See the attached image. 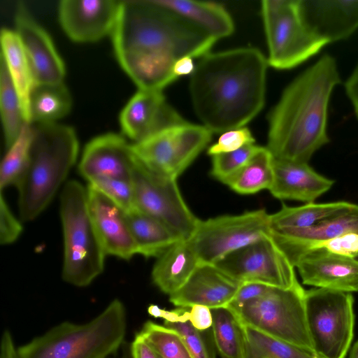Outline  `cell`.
I'll return each mask as SVG.
<instances>
[{
	"mask_svg": "<svg viewBox=\"0 0 358 358\" xmlns=\"http://www.w3.org/2000/svg\"><path fill=\"white\" fill-rule=\"evenodd\" d=\"M241 282L290 288L299 284L294 266L271 236L245 246L215 264Z\"/></svg>",
	"mask_w": 358,
	"mask_h": 358,
	"instance_id": "13",
	"label": "cell"
},
{
	"mask_svg": "<svg viewBox=\"0 0 358 358\" xmlns=\"http://www.w3.org/2000/svg\"><path fill=\"white\" fill-rule=\"evenodd\" d=\"M22 226L13 215L3 196H0V243L8 245L14 243L20 236Z\"/></svg>",
	"mask_w": 358,
	"mask_h": 358,
	"instance_id": "40",
	"label": "cell"
},
{
	"mask_svg": "<svg viewBox=\"0 0 358 358\" xmlns=\"http://www.w3.org/2000/svg\"><path fill=\"white\" fill-rule=\"evenodd\" d=\"M0 110L4 141L8 149L26 122L20 99L3 59L0 57Z\"/></svg>",
	"mask_w": 358,
	"mask_h": 358,
	"instance_id": "33",
	"label": "cell"
},
{
	"mask_svg": "<svg viewBox=\"0 0 358 358\" xmlns=\"http://www.w3.org/2000/svg\"><path fill=\"white\" fill-rule=\"evenodd\" d=\"M349 358H358V341L353 345Z\"/></svg>",
	"mask_w": 358,
	"mask_h": 358,
	"instance_id": "48",
	"label": "cell"
},
{
	"mask_svg": "<svg viewBox=\"0 0 358 358\" xmlns=\"http://www.w3.org/2000/svg\"><path fill=\"white\" fill-rule=\"evenodd\" d=\"M34 136L33 124L25 122L13 144L8 148L0 168L1 191L13 185L15 186L28 163Z\"/></svg>",
	"mask_w": 358,
	"mask_h": 358,
	"instance_id": "35",
	"label": "cell"
},
{
	"mask_svg": "<svg viewBox=\"0 0 358 358\" xmlns=\"http://www.w3.org/2000/svg\"><path fill=\"white\" fill-rule=\"evenodd\" d=\"M305 293L300 283L290 288L271 287L263 296L231 311L243 325L313 353L306 318Z\"/></svg>",
	"mask_w": 358,
	"mask_h": 358,
	"instance_id": "7",
	"label": "cell"
},
{
	"mask_svg": "<svg viewBox=\"0 0 358 358\" xmlns=\"http://www.w3.org/2000/svg\"><path fill=\"white\" fill-rule=\"evenodd\" d=\"M192 59L190 57H184L176 60L173 66V73L178 78L193 73L195 66Z\"/></svg>",
	"mask_w": 358,
	"mask_h": 358,
	"instance_id": "47",
	"label": "cell"
},
{
	"mask_svg": "<svg viewBox=\"0 0 358 358\" xmlns=\"http://www.w3.org/2000/svg\"><path fill=\"white\" fill-rule=\"evenodd\" d=\"M15 33L30 64L35 85L63 82L65 66L45 30L33 18L22 2L15 15Z\"/></svg>",
	"mask_w": 358,
	"mask_h": 358,
	"instance_id": "16",
	"label": "cell"
},
{
	"mask_svg": "<svg viewBox=\"0 0 358 358\" xmlns=\"http://www.w3.org/2000/svg\"><path fill=\"white\" fill-rule=\"evenodd\" d=\"M271 287V286L258 282H243L227 308L231 310H235L246 302L263 296L269 291Z\"/></svg>",
	"mask_w": 358,
	"mask_h": 358,
	"instance_id": "42",
	"label": "cell"
},
{
	"mask_svg": "<svg viewBox=\"0 0 358 358\" xmlns=\"http://www.w3.org/2000/svg\"><path fill=\"white\" fill-rule=\"evenodd\" d=\"M131 358H160L138 333L131 344Z\"/></svg>",
	"mask_w": 358,
	"mask_h": 358,
	"instance_id": "44",
	"label": "cell"
},
{
	"mask_svg": "<svg viewBox=\"0 0 358 358\" xmlns=\"http://www.w3.org/2000/svg\"><path fill=\"white\" fill-rule=\"evenodd\" d=\"M0 358H20L12 335L7 329L3 331L1 339Z\"/></svg>",
	"mask_w": 358,
	"mask_h": 358,
	"instance_id": "46",
	"label": "cell"
},
{
	"mask_svg": "<svg viewBox=\"0 0 358 358\" xmlns=\"http://www.w3.org/2000/svg\"><path fill=\"white\" fill-rule=\"evenodd\" d=\"M199 264L189 241H178L157 257L152 271V282L171 295L184 285Z\"/></svg>",
	"mask_w": 358,
	"mask_h": 358,
	"instance_id": "24",
	"label": "cell"
},
{
	"mask_svg": "<svg viewBox=\"0 0 358 358\" xmlns=\"http://www.w3.org/2000/svg\"><path fill=\"white\" fill-rule=\"evenodd\" d=\"M353 304L349 292L306 290V323L316 358H345L354 336Z\"/></svg>",
	"mask_w": 358,
	"mask_h": 358,
	"instance_id": "8",
	"label": "cell"
},
{
	"mask_svg": "<svg viewBox=\"0 0 358 358\" xmlns=\"http://www.w3.org/2000/svg\"><path fill=\"white\" fill-rule=\"evenodd\" d=\"M274 157L266 147H259L248 163L226 185L241 194L271 188L274 178Z\"/></svg>",
	"mask_w": 358,
	"mask_h": 358,
	"instance_id": "31",
	"label": "cell"
},
{
	"mask_svg": "<svg viewBox=\"0 0 358 358\" xmlns=\"http://www.w3.org/2000/svg\"><path fill=\"white\" fill-rule=\"evenodd\" d=\"M148 312L155 318H162L164 325L176 331L181 336L192 358H215L212 332L209 329L200 331L194 327L188 320L187 308H177L166 310L151 304L148 308Z\"/></svg>",
	"mask_w": 358,
	"mask_h": 358,
	"instance_id": "29",
	"label": "cell"
},
{
	"mask_svg": "<svg viewBox=\"0 0 358 358\" xmlns=\"http://www.w3.org/2000/svg\"><path fill=\"white\" fill-rule=\"evenodd\" d=\"M268 62L256 48L208 53L191 75L199 119L213 133L242 128L262 109Z\"/></svg>",
	"mask_w": 358,
	"mask_h": 358,
	"instance_id": "2",
	"label": "cell"
},
{
	"mask_svg": "<svg viewBox=\"0 0 358 358\" xmlns=\"http://www.w3.org/2000/svg\"><path fill=\"white\" fill-rule=\"evenodd\" d=\"M135 158L131 144L123 136L105 134L92 139L85 145L78 171L88 182L102 177L131 180Z\"/></svg>",
	"mask_w": 358,
	"mask_h": 358,
	"instance_id": "18",
	"label": "cell"
},
{
	"mask_svg": "<svg viewBox=\"0 0 358 358\" xmlns=\"http://www.w3.org/2000/svg\"><path fill=\"white\" fill-rule=\"evenodd\" d=\"M71 105L63 82L35 85L29 98L31 123L55 122L69 113Z\"/></svg>",
	"mask_w": 358,
	"mask_h": 358,
	"instance_id": "30",
	"label": "cell"
},
{
	"mask_svg": "<svg viewBox=\"0 0 358 358\" xmlns=\"http://www.w3.org/2000/svg\"><path fill=\"white\" fill-rule=\"evenodd\" d=\"M188 320L196 329L208 330L213 324L211 309L204 306L194 305L188 310Z\"/></svg>",
	"mask_w": 358,
	"mask_h": 358,
	"instance_id": "43",
	"label": "cell"
},
{
	"mask_svg": "<svg viewBox=\"0 0 358 358\" xmlns=\"http://www.w3.org/2000/svg\"><path fill=\"white\" fill-rule=\"evenodd\" d=\"M120 4L117 0H62L58 6L59 20L72 41H96L112 34Z\"/></svg>",
	"mask_w": 358,
	"mask_h": 358,
	"instance_id": "14",
	"label": "cell"
},
{
	"mask_svg": "<svg viewBox=\"0 0 358 358\" xmlns=\"http://www.w3.org/2000/svg\"><path fill=\"white\" fill-rule=\"evenodd\" d=\"M115 56L138 90H162L178 78L177 59L201 57L216 39L154 0L121 1L112 34Z\"/></svg>",
	"mask_w": 358,
	"mask_h": 358,
	"instance_id": "1",
	"label": "cell"
},
{
	"mask_svg": "<svg viewBox=\"0 0 358 358\" xmlns=\"http://www.w3.org/2000/svg\"><path fill=\"white\" fill-rule=\"evenodd\" d=\"M243 358H316L303 348L289 344L243 325Z\"/></svg>",
	"mask_w": 358,
	"mask_h": 358,
	"instance_id": "34",
	"label": "cell"
},
{
	"mask_svg": "<svg viewBox=\"0 0 358 358\" xmlns=\"http://www.w3.org/2000/svg\"><path fill=\"white\" fill-rule=\"evenodd\" d=\"M271 234L270 214L259 209L199 220L188 241L200 264H215L228 255Z\"/></svg>",
	"mask_w": 358,
	"mask_h": 358,
	"instance_id": "10",
	"label": "cell"
},
{
	"mask_svg": "<svg viewBox=\"0 0 358 358\" xmlns=\"http://www.w3.org/2000/svg\"><path fill=\"white\" fill-rule=\"evenodd\" d=\"M357 210L358 205L347 201L309 203L296 207L283 205L280 210L270 215V225L271 230L306 229Z\"/></svg>",
	"mask_w": 358,
	"mask_h": 358,
	"instance_id": "28",
	"label": "cell"
},
{
	"mask_svg": "<svg viewBox=\"0 0 358 358\" xmlns=\"http://www.w3.org/2000/svg\"><path fill=\"white\" fill-rule=\"evenodd\" d=\"M1 57L18 94L24 120L31 124L29 98L35 80L30 64L15 31L1 29Z\"/></svg>",
	"mask_w": 358,
	"mask_h": 358,
	"instance_id": "26",
	"label": "cell"
},
{
	"mask_svg": "<svg viewBox=\"0 0 358 358\" xmlns=\"http://www.w3.org/2000/svg\"><path fill=\"white\" fill-rule=\"evenodd\" d=\"M273 170V182L269 191L279 199L313 203L334 182L317 173L308 163L274 158Z\"/></svg>",
	"mask_w": 358,
	"mask_h": 358,
	"instance_id": "23",
	"label": "cell"
},
{
	"mask_svg": "<svg viewBox=\"0 0 358 358\" xmlns=\"http://www.w3.org/2000/svg\"><path fill=\"white\" fill-rule=\"evenodd\" d=\"M131 182L138 209L164 223L180 238H191L199 219L183 199L177 179L150 171L136 157Z\"/></svg>",
	"mask_w": 358,
	"mask_h": 358,
	"instance_id": "12",
	"label": "cell"
},
{
	"mask_svg": "<svg viewBox=\"0 0 358 358\" xmlns=\"http://www.w3.org/2000/svg\"><path fill=\"white\" fill-rule=\"evenodd\" d=\"M185 122L158 90H138L120 115L122 133L135 143Z\"/></svg>",
	"mask_w": 358,
	"mask_h": 358,
	"instance_id": "15",
	"label": "cell"
},
{
	"mask_svg": "<svg viewBox=\"0 0 358 358\" xmlns=\"http://www.w3.org/2000/svg\"><path fill=\"white\" fill-rule=\"evenodd\" d=\"M242 284L215 264H200L184 285L169 295V300L178 308H188L194 305L210 309L224 308Z\"/></svg>",
	"mask_w": 358,
	"mask_h": 358,
	"instance_id": "19",
	"label": "cell"
},
{
	"mask_svg": "<svg viewBox=\"0 0 358 358\" xmlns=\"http://www.w3.org/2000/svg\"><path fill=\"white\" fill-rule=\"evenodd\" d=\"M60 217L64 236L62 279L78 287L90 285L104 269L106 254L93 224L87 189L69 180L60 195Z\"/></svg>",
	"mask_w": 358,
	"mask_h": 358,
	"instance_id": "6",
	"label": "cell"
},
{
	"mask_svg": "<svg viewBox=\"0 0 358 358\" xmlns=\"http://www.w3.org/2000/svg\"><path fill=\"white\" fill-rule=\"evenodd\" d=\"M88 185L101 192L124 212L136 208L134 189L131 180L115 178H96Z\"/></svg>",
	"mask_w": 358,
	"mask_h": 358,
	"instance_id": "38",
	"label": "cell"
},
{
	"mask_svg": "<svg viewBox=\"0 0 358 358\" xmlns=\"http://www.w3.org/2000/svg\"><path fill=\"white\" fill-rule=\"evenodd\" d=\"M345 90L358 118V63L345 83Z\"/></svg>",
	"mask_w": 358,
	"mask_h": 358,
	"instance_id": "45",
	"label": "cell"
},
{
	"mask_svg": "<svg viewBox=\"0 0 358 358\" xmlns=\"http://www.w3.org/2000/svg\"><path fill=\"white\" fill-rule=\"evenodd\" d=\"M138 334L160 358H192L181 336L165 325L147 321Z\"/></svg>",
	"mask_w": 358,
	"mask_h": 358,
	"instance_id": "36",
	"label": "cell"
},
{
	"mask_svg": "<svg viewBox=\"0 0 358 358\" xmlns=\"http://www.w3.org/2000/svg\"><path fill=\"white\" fill-rule=\"evenodd\" d=\"M126 219L137 248L146 258L159 257L180 238L156 218L137 208L125 212Z\"/></svg>",
	"mask_w": 358,
	"mask_h": 358,
	"instance_id": "27",
	"label": "cell"
},
{
	"mask_svg": "<svg viewBox=\"0 0 358 358\" xmlns=\"http://www.w3.org/2000/svg\"><path fill=\"white\" fill-rule=\"evenodd\" d=\"M262 15L268 47L267 62L275 69H292L329 44L303 21L299 0L263 1Z\"/></svg>",
	"mask_w": 358,
	"mask_h": 358,
	"instance_id": "9",
	"label": "cell"
},
{
	"mask_svg": "<svg viewBox=\"0 0 358 358\" xmlns=\"http://www.w3.org/2000/svg\"><path fill=\"white\" fill-rule=\"evenodd\" d=\"M299 10L305 24L329 43L358 29V1L299 0Z\"/></svg>",
	"mask_w": 358,
	"mask_h": 358,
	"instance_id": "21",
	"label": "cell"
},
{
	"mask_svg": "<svg viewBox=\"0 0 358 358\" xmlns=\"http://www.w3.org/2000/svg\"><path fill=\"white\" fill-rule=\"evenodd\" d=\"M255 140L250 131L245 127L235 129L224 132L217 142L208 150V154L213 156L220 153L232 152L242 147L254 144Z\"/></svg>",
	"mask_w": 358,
	"mask_h": 358,
	"instance_id": "39",
	"label": "cell"
},
{
	"mask_svg": "<svg viewBox=\"0 0 358 358\" xmlns=\"http://www.w3.org/2000/svg\"><path fill=\"white\" fill-rule=\"evenodd\" d=\"M294 267L305 285L349 293L358 292L357 258L317 248L303 253Z\"/></svg>",
	"mask_w": 358,
	"mask_h": 358,
	"instance_id": "17",
	"label": "cell"
},
{
	"mask_svg": "<svg viewBox=\"0 0 358 358\" xmlns=\"http://www.w3.org/2000/svg\"><path fill=\"white\" fill-rule=\"evenodd\" d=\"M196 27L218 40L231 35L234 29L232 18L217 3L192 0H154Z\"/></svg>",
	"mask_w": 358,
	"mask_h": 358,
	"instance_id": "25",
	"label": "cell"
},
{
	"mask_svg": "<svg viewBox=\"0 0 358 358\" xmlns=\"http://www.w3.org/2000/svg\"><path fill=\"white\" fill-rule=\"evenodd\" d=\"M87 189L90 214L106 255L129 260L137 248L125 212L96 189Z\"/></svg>",
	"mask_w": 358,
	"mask_h": 358,
	"instance_id": "20",
	"label": "cell"
},
{
	"mask_svg": "<svg viewBox=\"0 0 358 358\" xmlns=\"http://www.w3.org/2000/svg\"><path fill=\"white\" fill-rule=\"evenodd\" d=\"M317 248H323L334 254L358 259V233L344 234L321 244Z\"/></svg>",
	"mask_w": 358,
	"mask_h": 358,
	"instance_id": "41",
	"label": "cell"
},
{
	"mask_svg": "<svg viewBox=\"0 0 358 358\" xmlns=\"http://www.w3.org/2000/svg\"><path fill=\"white\" fill-rule=\"evenodd\" d=\"M259 147L250 144L232 152L212 156L211 176L226 184L248 163Z\"/></svg>",
	"mask_w": 358,
	"mask_h": 358,
	"instance_id": "37",
	"label": "cell"
},
{
	"mask_svg": "<svg viewBox=\"0 0 358 358\" xmlns=\"http://www.w3.org/2000/svg\"><path fill=\"white\" fill-rule=\"evenodd\" d=\"M127 312L115 299L85 324L64 322L17 348L20 358H106L122 345Z\"/></svg>",
	"mask_w": 358,
	"mask_h": 358,
	"instance_id": "5",
	"label": "cell"
},
{
	"mask_svg": "<svg viewBox=\"0 0 358 358\" xmlns=\"http://www.w3.org/2000/svg\"><path fill=\"white\" fill-rule=\"evenodd\" d=\"M212 135L213 132L205 126L187 122L134 143L131 148L136 157L148 170L177 179L207 146Z\"/></svg>",
	"mask_w": 358,
	"mask_h": 358,
	"instance_id": "11",
	"label": "cell"
},
{
	"mask_svg": "<svg viewBox=\"0 0 358 358\" xmlns=\"http://www.w3.org/2000/svg\"><path fill=\"white\" fill-rule=\"evenodd\" d=\"M340 83L336 59L325 54L287 85L268 116L266 148L275 159L308 163L329 142L328 106Z\"/></svg>",
	"mask_w": 358,
	"mask_h": 358,
	"instance_id": "3",
	"label": "cell"
},
{
	"mask_svg": "<svg viewBox=\"0 0 358 358\" xmlns=\"http://www.w3.org/2000/svg\"><path fill=\"white\" fill-rule=\"evenodd\" d=\"M106 358H108V357H106Z\"/></svg>",
	"mask_w": 358,
	"mask_h": 358,
	"instance_id": "49",
	"label": "cell"
},
{
	"mask_svg": "<svg viewBox=\"0 0 358 358\" xmlns=\"http://www.w3.org/2000/svg\"><path fill=\"white\" fill-rule=\"evenodd\" d=\"M212 336L222 358H243L244 329L236 315L228 308L211 309Z\"/></svg>",
	"mask_w": 358,
	"mask_h": 358,
	"instance_id": "32",
	"label": "cell"
},
{
	"mask_svg": "<svg viewBox=\"0 0 358 358\" xmlns=\"http://www.w3.org/2000/svg\"><path fill=\"white\" fill-rule=\"evenodd\" d=\"M350 232L358 233V210L327 219L306 229L271 230V236L294 266L306 252Z\"/></svg>",
	"mask_w": 358,
	"mask_h": 358,
	"instance_id": "22",
	"label": "cell"
},
{
	"mask_svg": "<svg viewBox=\"0 0 358 358\" xmlns=\"http://www.w3.org/2000/svg\"><path fill=\"white\" fill-rule=\"evenodd\" d=\"M26 169L15 185L20 217L36 218L49 205L75 164L78 141L74 129L55 122L34 123Z\"/></svg>",
	"mask_w": 358,
	"mask_h": 358,
	"instance_id": "4",
	"label": "cell"
}]
</instances>
